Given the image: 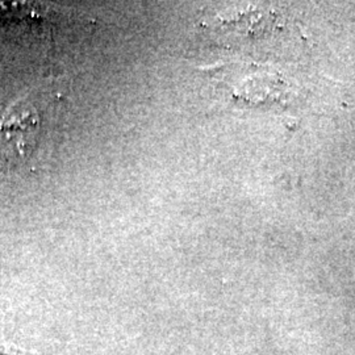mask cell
Listing matches in <instances>:
<instances>
[{"label":"cell","mask_w":355,"mask_h":355,"mask_svg":"<svg viewBox=\"0 0 355 355\" xmlns=\"http://www.w3.org/2000/svg\"><path fill=\"white\" fill-rule=\"evenodd\" d=\"M41 116L33 103L23 98L0 117V171L8 173L26 164L41 135Z\"/></svg>","instance_id":"cell-1"}]
</instances>
